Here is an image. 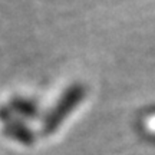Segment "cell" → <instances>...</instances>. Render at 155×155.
<instances>
[{
    "label": "cell",
    "mask_w": 155,
    "mask_h": 155,
    "mask_svg": "<svg viewBox=\"0 0 155 155\" xmlns=\"http://www.w3.org/2000/svg\"><path fill=\"white\" fill-rule=\"evenodd\" d=\"M81 96H82V89H81V88H73L72 91H69V94L66 95V98L62 101L61 104L58 105L56 111L49 116L48 124H46V129H48V131L53 129V128H55L56 125L61 122L62 118H63L68 112L71 111L69 108H72V106L76 104L78 101L81 99Z\"/></svg>",
    "instance_id": "cell-1"
}]
</instances>
